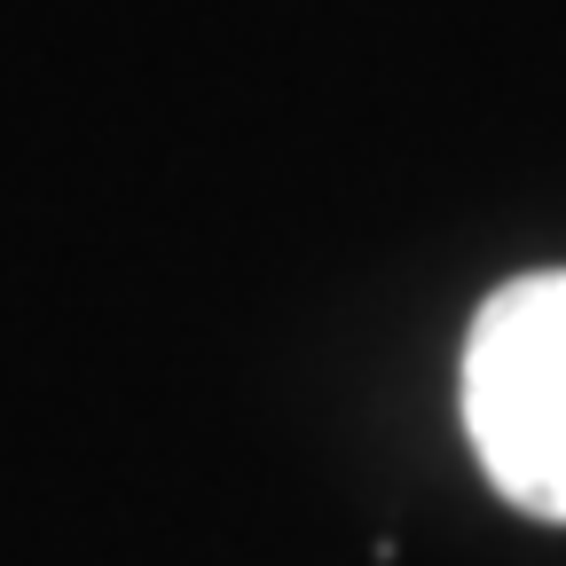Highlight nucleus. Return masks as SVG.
Instances as JSON below:
<instances>
[{
    "label": "nucleus",
    "mask_w": 566,
    "mask_h": 566,
    "mask_svg": "<svg viewBox=\"0 0 566 566\" xmlns=\"http://www.w3.org/2000/svg\"><path fill=\"white\" fill-rule=\"evenodd\" d=\"M464 433L495 495L566 520V268L488 292L464 338Z\"/></svg>",
    "instance_id": "nucleus-1"
}]
</instances>
